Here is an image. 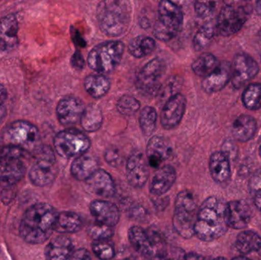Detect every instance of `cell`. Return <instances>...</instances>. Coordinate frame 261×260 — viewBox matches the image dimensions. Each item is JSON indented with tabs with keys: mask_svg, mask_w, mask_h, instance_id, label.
<instances>
[{
	"mask_svg": "<svg viewBox=\"0 0 261 260\" xmlns=\"http://www.w3.org/2000/svg\"><path fill=\"white\" fill-rule=\"evenodd\" d=\"M58 215V212L50 205H33L23 215L19 226L20 236L29 244H43L53 234Z\"/></svg>",
	"mask_w": 261,
	"mask_h": 260,
	"instance_id": "obj_1",
	"label": "cell"
},
{
	"mask_svg": "<svg viewBox=\"0 0 261 260\" xmlns=\"http://www.w3.org/2000/svg\"><path fill=\"white\" fill-rule=\"evenodd\" d=\"M225 206L226 203L216 196L208 197L202 203L195 224V235L199 240L211 242L222 238L228 232Z\"/></svg>",
	"mask_w": 261,
	"mask_h": 260,
	"instance_id": "obj_2",
	"label": "cell"
},
{
	"mask_svg": "<svg viewBox=\"0 0 261 260\" xmlns=\"http://www.w3.org/2000/svg\"><path fill=\"white\" fill-rule=\"evenodd\" d=\"M99 28L105 35L119 37L125 33L130 22V6L128 2L102 1L96 9Z\"/></svg>",
	"mask_w": 261,
	"mask_h": 260,
	"instance_id": "obj_3",
	"label": "cell"
},
{
	"mask_svg": "<svg viewBox=\"0 0 261 260\" xmlns=\"http://www.w3.org/2000/svg\"><path fill=\"white\" fill-rule=\"evenodd\" d=\"M125 45L120 41H110L95 46L87 56L89 67L101 74L110 73L120 64Z\"/></svg>",
	"mask_w": 261,
	"mask_h": 260,
	"instance_id": "obj_4",
	"label": "cell"
},
{
	"mask_svg": "<svg viewBox=\"0 0 261 260\" xmlns=\"http://www.w3.org/2000/svg\"><path fill=\"white\" fill-rule=\"evenodd\" d=\"M197 213V205L193 194L188 191L178 194L175 201L173 226L175 232L184 239L194 236Z\"/></svg>",
	"mask_w": 261,
	"mask_h": 260,
	"instance_id": "obj_5",
	"label": "cell"
},
{
	"mask_svg": "<svg viewBox=\"0 0 261 260\" xmlns=\"http://www.w3.org/2000/svg\"><path fill=\"white\" fill-rule=\"evenodd\" d=\"M29 153L20 148L0 146V182L13 185L22 179L27 169Z\"/></svg>",
	"mask_w": 261,
	"mask_h": 260,
	"instance_id": "obj_6",
	"label": "cell"
},
{
	"mask_svg": "<svg viewBox=\"0 0 261 260\" xmlns=\"http://www.w3.org/2000/svg\"><path fill=\"white\" fill-rule=\"evenodd\" d=\"M58 174L55 152L49 146H40L34 151V161L29 179L35 186H48L53 183Z\"/></svg>",
	"mask_w": 261,
	"mask_h": 260,
	"instance_id": "obj_7",
	"label": "cell"
},
{
	"mask_svg": "<svg viewBox=\"0 0 261 260\" xmlns=\"http://www.w3.org/2000/svg\"><path fill=\"white\" fill-rule=\"evenodd\" d=\"M3 137L7 146L20 148L28 152H34L41 146V135L38 128L25 121H17L11 124L6 128Z\"/></svg>",
	"mask_w": 261,
	"mask_h": 260,
	"instance_id": "obj_8",
	"label": "cell"
},
{
	"mask_svg": "<svg viewBox=\"0 0 261 260\" xmlns=\"http://www.w3.org/2000/svg\"><path fill=\"white\" fill-rule=\"evenodd\" d=\"M128 239L135 250L147 259L162 260L167 252V247L160 235L149 233L138 226L130 227Z\"/></svg>",
	"mask_w": 261,
	"mask_h": 260,
	"instance_id": "obj_9",
	"label": "cell"
},
{
	"mask_svg": "<svg viewBox=\"0 0 261 260\" xmlns=\"http://www.w3.org/2000/svg\"><path fill=\"white\" fill-rule=\"evenodd\" d=\"M251 10L249 6L229 3L221 9L216 20V32L223 37L236 35L248 21Z\"/></svg>",
	"mask_w": 261,
	"mask_h": 260,
	"instance_id": "obj_10",
	"label": "cell"
},
{
	"mask_svg": "<svg viewBox=\"0 0 261 260\" xmlns=\"http://www.w3.org/2000/svg\"><path fill=\"white\" fill-rule=\"evenodd\" d=\"M90 138L82 131L73 128L64 130L55 137L54 146L58 155L69 159L80 157L90 149Z\"/></svg>",
	"mask_w": 261,
	"mask_h": 260,
	"instance_id": "obj_11",
	"label": "cell"
},
{
	"mask_svg": "<svg viewBox=\"0 0 261 260\" xmlns=\"http://www.w3.org/2000/svg\"><path fill=\"white\" fill-rule=\"evenodd\" d=\"M165 62L154 58L145 64L136 74V86L143 94L154 96L161 88V79L166 73Z\"/></svg>",
	"mask_w": 261,
	"mask_h": 260,
	"instance_id": "obj_12",
	"label": "cell"
},
{
	"mask_svg": "<svg viewBox=\"0 0 261 260\" xmlns=\"http://www.w3.org/2000/svg\"><path fill=\"white\" fill-rule=\"evenodd\" d=\"M260 67L258 63L248 53H237L231 64V85L236 90L245 86L258 74Z\"/></svg>",
	"mask_w": 261,
	"mask_h": 260,
	"instance_id": "obj_13",
	"label": "cell"
},
{
	"mask_svg": "<svg viewBox=\"0 0 261 260\" xmlns=\"http://www.w3.org/2000/svg\"><path fill=\"white\" fill-rule=\"evenodd\" d=\"M187 108V99L181 93L169 98L161 113V123L166 130L176 128L182 121Z\"/></svg>",
	"mask_w": 261,
	"mask_h": 260,
	"instance_id": "obj_14",
	"label": "cell"
},
{
	"mask_svg": "<svg viewBox=\"0 0 261 260\" xmlns=\"http://www.w3.org/2000/svg\"><path fill=\"white\" fill-rule=\"evenodd\" d=\"M251 208L244 200H233L226 203L225 218L228 227L234 230L246 228L251 223Z\"/></svg>",
	"mask_w": 261,
	"mask_h": 260,
	"instance_id": "obj_15",
	"label": "cell"
},
{
	"mask_svg": "<svg viewBox=\"0 0 261 260\" xmlns=\"http://www.w3.org/2000/svg\"><path fill=\"white\" fill-rule=\"evenodd\" d=\"M158 24L172 33L177 35L182 28L184 13L179 6L170 1L160 2L158 6Z\"/></svg>",
	"mask_w": 261,
	"mask_h": 260,
	"instance_id": "obj_16",
	"label": "cell"
},
{
	"mask_svg": "<svg viewBox=\"0 0 261 260\" xmlns=\"http://www.w3.org/2000/svg\"><path fill=\"white\" fill-rule=\"evenodd\" d=\"M85 106L81 99L75 97H66L58 102L57 117L64 126H72L81 122Z\"/></svg>",
	"mask_w": 261,
	"mask_h": 260,
	"instance_id": "obj_17",
	"label": "cell"
},
{
	"mask_svg": "<svg viewBox=\"0 0 261 260\" xmlns=\"http://www.w3.org/2000/svg\"><path fill=\"white\" fill-rule=\"evenodd\" d=\"M126 177L128 183L135 188H141L149 177L148 165L144 156L139 151L132 153L126 163Z\"/></svg>",
	"mask_w": 261,
	"mask_h": 260,
	"instance_id": "obj_18",
	"label": "cell"
},
{
	"mask_svg": "<svg viewBox=\"0 0 261 260\" xmlns=\"http://www.w3.org/2000/svg\"><path fill=\"white\" fill-rule=\"evenodd\" d=\"M86 190L100 198H111L116 193L113 177L104 169H99L85 181Z\"/></svg>",
	"mask_w": 261,
	"mask_h": 260,
	"instance_id": "obj_19",
	"label": "cell"
},
{
	"mask_svg": "<svg viewBox=\"0 0 261 260\" xmlns=\"http://www.w3.org/2000/svg\"><path fill=\"white\" fill-rule=\"evenodd\" d=\"M231 64L228 61L219 63L216 69L202 81V88L208 94L219 93L231 80Z\"/></svg>",
	"mask_w": 261,
	"mask_h": 260,
	"instance_id": "obj_20",
	"label": "cell"
},
{
	"mask_svg": "<svg viewBox=\"0 0 261 260\" xmlns=\"http://www.w3.org/2000/svg\"><path fill=\"white\" fill-rule=\"evenodd\" d=\"M90 212L96 223L113 227L119 223L120 212L116 205L106 200H94L90 206Z\"/></svg>",
	"mask_w": 261,
	"mask_h": 260,
	"instance_id": "obj_21",
	"label": "cell"
},
{
	"mask_svg": "<svg viewBox=\"0 0 261 260\" xmlns=\"http://www.w3.org/2000/svg\"><path fill=\"white\" fill-rule=\"evenodd\" d=\"M146 153L149 165L159 169L163 162L170 158L173 150L167 139L161 136H153L147 143Z\"/></svg>",
	"mask_w": 261,
	"mask_h": 260,
	"instance_id": "obj_22",
	"label": "cell"
},
{
	"mask_svg": "<svg viewBox=\"0 0 261 260\" xmlns=\"http://www.w3.org/2000/svg\"><path fill=\"white\" fill-rule=\"evenodd\" d=\"M18 42V20L10 14L0 19V50L11 51L16 47Z\"/></svg>",
	"mask_w": 261,
	"mask_h": 260,
	"instance_id": "obj_23",
	"label": "cell"
},
{
	"mask_svg": "<svg viewBox=\"0 0 261 260\" xmlns=\"http://www.w3.org/2000/svg\"><path fill=\"white\" fill-rule=\"evenodd\" d=\"M176 179V172L173 166L166 165L159 168L150 181V192L156 196L164 195L171 189Z\"/></svg>",
	"mask_w": 261,
	"mask_h": 260,
	"instance_id": "obj_24",
	"label": "cell"
},
{
	"mask_svg": "<svg viewBox=\"0 0 261 260\" xmlns=\"http://www.w3.org/2000/svg\"><path fill=\"white\" fill-rule=\"evenodd\" d=\"M210 171L212 178L219 184L226 183L231 176L230 159L222 151H216L210 159Z\"/></svg>",
	"mask_w": 261,
	"mask_h": 260,
	"instance_id": "obj_25",
	"label": "cell"
},
{
	"mask_svg": "<svg viewBox=\"0 0 261 260\" xmlns=\"http://www.w3.org/2000/svg\"><path fill=\"white\" fill-rule=\"evenodd\" d=\"M99 169V162L92 154H86L75 158L70 167L72 176L79 181H86Z\"/></svg>",
	"mask_w": 261,
	"mask_h": 260,
	"instance_id": "obj_26",
	"label": "cell"
},
{
	"mask_svg": "<svg viewBox=\"0 0 261 260\" xmlns=\"http://www.w3.org/2000/svg\"><path fill=\"white\" fill-rule=\"evenodd\" d=\"M73 250V243L67 236L55 237L45 248L46 260H68Z\"/></svg>",
	"mask_w": 261,
	"mask_h": 260,
	"instance_id": "obj_27",
	"label": "cell"
},
{
	"mask_svg": "<svg viewBox=\"0 0 261 260\" xmlns=\"http://www.w3.org/2000/svg\"><path fill=\"white\" fill-rule=\"evenodd\" d=\"M257 121L252 116L242 114L233 122L231 133L239 142H248L252 140L257 132Z\"/></svg>",
	"mask_w": 261,
	"mask_h": 260,
	"instance_id": "obj_28",
	"label": "cell"
},
{
	"mask_svg": "<svg viewBox=\"0 0 261 260\" xmlns=\"http://www.w3.org/2000/svg\"><path fill=\"white\" fill-rule=\"evenodd\" d=\"M81 217L73 212H63L58 213L55 230L60 234H72L79 232L82 227Z\"/></svg>",
	"mask_w": 261,
	"mask_h": 260,
	"instance_id": "obj_29",
	"label": "cell"
},
{
	"mask_svg": "<svg viewBox=\"0 0 261 260\" xmlns=\"http://www.w3.org/2000/svg\"><path fill=\"white\" fill-rule=\"evenodd\" d=\"M236 247L242 255L257 252L261 250V238L253 230H243L236 238Z\"/></svg>",
	"mask_w": 261,
	"mask_h": 260,
	"instance_id": "obj_30",
	"label": "cell"
},
{
	"mask_svg": "<svg viewBox=\"0 0 261 260\" xmlns=\"http://www.w3.org/2000/svg\"><path fill=\"white\" fill-rule=\"evenodd\" d=\"M111 83L102 74L90 75L84 80V87L89 95L94 99H101L108 93Z\"/></svg>",
	"mask_w": 261,
	"mask_h": 260,
	"instance_id": "obj_31",
	"label": "cell"
},
{
	"mask_svg": "<svg viewBox=\"0 0 261 260\" xmlns=\"http://www.w3.org/2000/svg\"><path fill=\"white\" fill-rule=\"evenodd\" d=\"M103 122L102 110L98 105L90 104L85 107L82 118L81 126L87 132H95L101 128Z\"/></svg>",
	"mask_w": 261,
	"mask_h": 260,
	"instance_id": "obj_32",
	"label": "cell"
},
{
	"mask_svg": "<svg viewBox=\"0 0 261 260\" xmlns=\"http://www.w3.org/2000/svg\"><path fill=\"white\" fill-rule=\"evenodd\" d=\"M156 48L154 40L150 37L138 36L128 44V52L135 58H142L153 53Z\"/></svg>",
	"mask_w": 261,
	"mask_h": 260,
	"instance_id": "obj_33",
	"label": "cell"
},
{
	"mask_svg": "<svg viewBox=\"0 0 261 260\" xmlns=\"http://www.w3.org/2000/svg\"><path fill=\"white\" fill-rule=\"evenodd\" d=\"M219 63L215 55L205 52L193 61L191 65L192 70L197 76L205 77L217 67Z\"/></svg>",
	"mask_w": 261,
	"mask_h": 260,
	"instance_id": "obj_34",
	"label": "cell"
},
{
	"mask_svg": "<svg viewBox=\"0 0 261 260\" xmlns=\"http://www.w3.org/2000/svg\"><path fill=\"white\" fill-rule=\"evenodd\" d=\"M244 106L251 111H257L261 108V84L258 82L250 83L242 93Z\"/></svg>",
	"mask_w": 261,
	"mask_h": 260,
	"instance_id": "obj_35",
	"label": "cell"
},
{
	"mask_svg": "<svg viewBox=\"0 0 261 260\" xmlns=\"http://www.w3.org/2000/svg\"><path fill=\"white\" fill-rule=\"evenodd\" d=\"M216 26L214 27L211 23H207L202 25L196 32L193 38V45L194 50L196 51H201L208 47L216 35Z\"/></svg>",
	"mask_w": 261,
	"mask_h": 260,
	"instance_id": "obj_36",
	"label": "cell"
},
{
	"mask_svg": "<svg viewBox=\"0 0 261 260\" xmlns=\"http://www.w3.org/2000/svg\"><path fill=\"white\" fill-rule=\"evenodd\" d=\"M158 114L151 106H146L141 110L139 117V124L141 131L145 136L153 134L156 128Z\"/></svg>",
	"mask_w": 261,
	"mask_h": 260,
	"instance_id": "obj_37",
	"label": "cell"
},
{
	"mask_svg": "<svg viewBox=\"0 0 261 260\" xmlns=\"http://www.w3.org/2000/svg\"><path fill=\"white\" fill-rule=\"evenodd\" d=\"M92 250L96 257L101 260L112 259L116 254L114 246L110 240L93 241Z\"/></svg>",
	"mask_w": 261,
	"mask_h": 260,
	"instance_id": "obj_38",
	"label": "cell"
},
{
	"mask_svg": "<svg viewBox=\"0 0 261 260\" xmlns=\"http://www.w3.org/2000/svg\"><path fill=\"white\" fill-rule=\"evenodd\" d=\"M141 107V103L133 96H122L117 102V109L120 114L125 116L134 115Z\"/></svg>",
	"mask_w": 261,
	"mask_h": 260,
	"instance_id": "obj_39",
	"label": "cell"
},
{
	"mask_svg": "<svg viewBox=\"0 0 261 260\" xmlns=\"http://www.w3.org/2000/svg\"><path fill=\"white\" fill-rule=\"evenodd\" d=\"M88 233L94 241H100V240H110V238L113 236L114 232L112 227L96 222V224L90 226Z\"/></svg>",
	"mask_w": 261,
	"mask_h": 260,
	"instance_id": "obj_40",
	"label": "cell"
},
{
	"mask_svg": "<svg viewBox=\"0 0 261 260\" xmlns=\"http://www.w3.org/2000/svg\"><path fill=\"white\" fill-rule=\"evenodd\" d=\"M216 2L213 1L196 2L194 4L195 12L199 18H210L216 10Z\"/></svg>",
	"mask_w": 261,
	"mask_h": 260,
	"instance_id": "obj_41",
	"label": "cell"
},
{
	"mask_svg": "<svg viewBox=\"0 0 261 260\" xmlns=\"http://www.w3.org/2000/svg\"><path fill=\"white\" fill-rule=\"evenodd\" d=\"M186 253L178 247L167 248V252L162 260H185Z\"/></svg>",
	"mask_w": 261,
	"mask_h": 260,
	"instance_id": "obj_42",
	"label": "cell"
},
{
	"mask_svg": "<svg viewBox=\"0 0 261 260\" xmlns=\"http://www.w3.org/2000/svg\"><path fill=\"white\" fill-rule=\"evenodd\" d=\"M105 159L107 163L113 166H119L121 163L120 154L119 151L114 148H111L106 151Z\"/></svg>",
	"mask_w": 261,
	"mask_h": 260,
	"instance_id": "obj_43",
	"label": "cell"
},
{
	"mask_svg": "<svg viewBox=\"0 0 261 260\" xmlns=\"http://www.w3.org/2000/svg\"><path fill=\"white\" fill-rule=\"evenodd\" d=\"M249 188L251 192L254 194L261 190V168L256 170L250 179Z\"/></svg>",
	"mask_w": 261,
	"mask_h": 260,
	"instance_id": "obj_44",
	"label": "cell"
},
{
	"mask_svg": "<svg viewBox=\"0 0 261 260\" xmlns=\"http://www.w3.org/2000/svg\"><path fill=\"white\" fill-rule=\"evenodd\" d=\"M70 64L73 68L77 70H81L84 69L85 66V61H84V56L80 50H76L72 56L70 60Z\"/></svg>",
	"mask_w": 261,
	"mask_h": 260,
	"instance_id": "obj_45",
	"label": "cell"
},
{
	"mask_svg": "<svg viewBox=\"0 0 261 260\" xmlns=\"http://www.w3.org/2000/svg\"><path fill=\"white\" fill-rule=\"evenodd\" d=\"M70 35H71L73 42H74V44H76L77 47H85L86 46H87V42H86L85 40L81 36L79 31L75 28L73 26H72L71 28H70Z\"/></svg>",
	"mask_w": 261,
	"mask_h": 260,
	"instance_id": "obj_46",
	"label": "cell"
},
{
	"mask_svg": "<svg viewBox=\"0 0 261 260\" xmlns=\"http://www.w3.org/2000/svg\"><path fill=\"white\" fill-rule=\"evenodd\" d=\"M68 260H91V256L86 249H78L73 252Z\"/></svg>",
	"mask_w": 261,
	"mask_h": 260,
	"instance_id": "obj_47",
	"label": "cell"
},
{
	"mask_svg": "<svg viewBox=\"0 0 261 260\" xmlns=\"http://www.w3.org/2000/svg\"><path fill=\"white\" fill-rule=\"evenodd\" d=\"M222 152L227 155L228 158L231 159L233 156L236 155V145H234L232 141L231 140H225L224 142L223 146H222Z\"/></svg>",
	"mask_w": 261,
	"mask_h": 260,
	"instance_id": "obj_48",
	"label": "cell"
},
{
	"mask_svg": "<svg viewBox=\"0 0 261 260\" xmlns=\"http://www.w3.org/2000/svg\"><path fill=\"white\" fill-rule=\"evenodd\" d=\"M6 99H7V91L6 88L0 84V107L5 103Z\"/></svg>",
	"mask_w": 261,
	"mask_h": 260,
	"instance_id": "obj_49",
	"label": "cell"
},
{
	"mask_svg": "<svg viewBox=\"0 0 261 260\" xmlns=\"http://www.w3.org/2000/svg\"><path fill=\"white\" fill-rule=\"evenodd\" d=\"M254 203L257 210L261 213V190L254 194Z\"/></svg>",
	"mask_w": 261,
	"mask_h": 260,
	"instance_id": "obj_50",
	"label": "cell"
},
{
	"mask_svg": "<svg viewBox=\"0 0 261 260\" xmlns=\"http://www.w3.org/2000/svg\"><path fill=\"white\" fill-rule=\"evenodd\" d=\"M185 260H205L203 256L195 253H187L186 255Z\"/></svg>",
	"mask_w": 261,
	"mask_h": 260,
	"instance_id": "obj_51",
	"label": "cell"
},
{
	"mask_svg": "<svg viewBox=\"0 0 261 260\" xmlns=\"http://www.w3.org/2000/svg\"><path fill=\"white\" fill-rule=\"evenodd\" d=\"M255 12L261 17V1H257L255 4Z\"/></svg>",
	"mask_w": 261,
	"mask_h": 260,
	"instance_id": "obj_52",
	"label": "cell"
},
{
	"mask_svg": "<svg viewBox=\"0 0 261 260\" xmlns=\"http://www.w3.org/2000/svg\"><path fill=\"white\" fill-rule=\"evenodd\" d=\"M231 260H251L249 258L245 257V256H236V257L233 258Z\"/></svg>",
	"mask_w": 261,
	"mask_h": 260,
	"instance_id": "obj_53",
	"label": "cell"
},
{
	"mask_svg": "<svg viewBox=\"0 0 261 260\" xmlns=\"http://www.w3.org/2000/svg\"><path fill=\"white\" fill-rule=\"evenodd\" d=\"M213 260H228L226 259V258L222 257V256H219V257L216 258V259H214Z\"/></svg>",
	"mask_w": 261,
	"mask_h": 260,
	"instance_id": "obj_54",
	"label": "cell"
},
{
	"mask_svg": "<svg viewBox=\"0 0 261 260\" xmlns=\"http://www.w3.org/2000/svg\"><path fill=\"white\" fill-rule=\"evenodd\" d=\"M258 40H259V41H260V44H261V30L260 31V32H259V33H258Z\"/></svg>",
	"mask_w": 261,
	"mask_h": 260,
	"instance_id": "obj_55",
	"label": "cell"
},
{
	"mask_svg": "<svg viewBox=\"0 0 261 260\" xmlns=\"http://www.w3.org/2000/svg\"><path fill=\"white\" fill-rule=\"evenodd\" d=\"M259 154H260L261 157V141L260 143V146H259Z\"/></svg>",
	"mask_w": 261,
	"mask_h": 260,
	"instance_id": "obj_56",
	"label": "cell"
},
{
	"mask_svg": "<svg viewBox=\"0 0 261 260\" xmlns=\"http://www.w3.org/2000/svg\"><path fill=\"white\" fill-rule=\"evenodd\" d=\"M260 61H261V56H260Z\"/></svg>",
	"mask_w": 261,
	"mask_h": 260,
	"instance_id": "obj_57",
	"label": "cell"
}]
</instances>
